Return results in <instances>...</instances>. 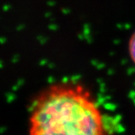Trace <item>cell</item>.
Masks as SVG:
<instances>
[{"instance_id":"1","label":"cell","mask_w":135,"mask_h":135,"mask_svg":"<svg viewBox=\"0 0 135 135\" xmlns=\"http://www.w3.org/2000/svg\"><path fill=\"white\" fill-rule=\"evenodd\" d=\"M29 135H108L103 112L87 89L59 83L39 94L29 117Z\"/></svg>"},{"instance_id":"2","label":"cell","mask_w":135,"mask_h":135,"mask_svg":"<svg viewBox=\"0 0 135 135\" xmlns=\"http://www.w3.org/2000/svg\"><path fill=\"white\" fill-rule=\"evenodd\" d=\"M128 51H129V56H130L132 61H133L135 65V31L132 34L130 40H129Z\"/></svg>"}]
</instances>
